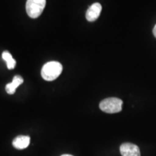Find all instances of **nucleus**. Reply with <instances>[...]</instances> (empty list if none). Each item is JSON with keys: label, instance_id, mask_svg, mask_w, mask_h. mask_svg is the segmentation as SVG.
Masks as SVG:
<instances>
[{"label": "nucleus", "instance_id": "nucleus-1", "mask_svg": "<svg viewBox=\"0 0 156 156\" xmlns=\"http://www.w3.org/2000/svg\"><path fill=\"white\" fill-rule=\"evenodd\" d=\"M62 65L58 62H49L44 64L41 69V76L45 80L52 81L61 75Z\"/></svg>", "mask_w": 156, "mask_h": 156}, {"label": "nucleus", "instance_id": "nucleus-2", "mask_svg": "<svg viewBox=\"0 0 156 156\" xmlns=\"http://www.w3.org/2000/svg\"><path fill=\"white\" fill-rule=\"evenodd\" d=\"M123 101L117 98H108L100 103L99 107L103 112L108 114L119 113L122 109Z\"/></svg>", "mask_w": 156, "mask_h": 156}, {"label": "nucleus", "instance_id": "nucleus-3", "mask_svg": "<svg viewBox=\"0 0 156 156\" xmlns=\"http://www.w3.org/2000/svg\"><path fill=\"white\" fill-rule=\"evenodd\" d=\"M46 0H27V14L31 18H37L44 11L46 7Z\"/></svg>", "mask_w": 156, "mask_h": 156}, {"label": "nucleus", "instance_id": "nucleus-4", "mask_svg": "<svg viewBox=\"0 0 156 156\" xmlns=\"http://www.w3.org/2000/svg\"><path fill=\"white\" fill-rule=\"evenodd\" d=\"M120 153L122 156H140L138 146L129 142L123 143L120 146Z\"/></svg>", "mask_w": 156, "mask_h": 156}, {"label": "nucleus", "instance_id": "nucleus-5", "mask_svg": "<svg viewBox=\"0 0 156 156\" xmlns=\"http://www.w3.org/2000/svg\"><path fill=\"white\" fill-rule=\"evenodd\" d=\"M102 10V6L100 3H94L87 9L86 12V19L89 22H93L96 20L100 16Z\"/></svg>", "mask_w": 156, "mask_h": 156}, {"label": "nucleus", "instance_id": "nucleus-6", "mask_svg": "<svg viewBox=\"0 0 156 156\" xmlns=\"http://www.w3.org/2000/svg\"><path fill=\"white\" fill-rule=\"evenodd\" d=\"M30 142V138L29 136L19 135L13 140L12 145L16 149L23 150L28 147Z\"/></svg>", "mask_w": 156, "mask_h": 156}, {"label": "nucleus", "instance_id": "nucleus-7", "mask_svg": "<svg viewBox=\"0 0 156 156\" xmlns=\"http://www.w3.org/2000/svg\"><path fill=\"white\" fill-rule=\"evenodd\" d=\"M23 83V78L20 75H16L13 77L12 82L11 83H8L5 87V90L7 93L9 95L14 94L16 91L17 87L20 86Z\"/></svg>", "mask_w": 156, "mask_h": 156}, {"label": "nucleus", "instance_id": "nucleus-8", "mask_svg": "<svg viewBox=\"0 0 156 156\" xmlns=\"http://www.w3.org/2000/svg\"><path fill=\"white\" fill-rule=\"evenodd\" d=\"M2 58L7 63V68L9 69H14L15 65H16V61L12 58V56L9 52L7 51H4L2 53Z\"/></svg>", "mask_w": 156, "mask_h": 156}, {"label": "nucleus", "instance_id": "nucleus-9", "mask_svg": "<svg viewBox=\"0 0 156 156\" xmlns=\"http://www.w3.org/2000/svg\"><path fill=\"white\" fill-rule=\"evenodd\" d=\"M153 33L154 36H155V38H156V25H155V27H154V28H153Z\"/></svg>", "mask_w": 156, "mask_h": 156}, {"label": "nucleus", "instance_id": "nucleus-10", "mask_svg": "<svg viewBox=\"0 0 156 156\" xmlns=\"http://www.w3.org/2000/svg\"><path fill=\"white\" fill-rule=\"evenodd\" d=\"M61 156H73V155H68V154H64V155H62Z\"/></svg>", "mask_w": 156, "mask_h": 156}]
</instances>
